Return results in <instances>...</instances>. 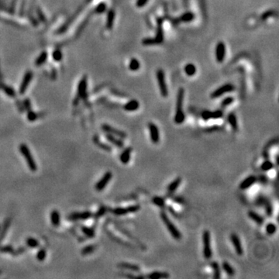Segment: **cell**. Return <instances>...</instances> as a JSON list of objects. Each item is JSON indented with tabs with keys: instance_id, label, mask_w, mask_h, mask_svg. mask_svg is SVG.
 <instances>
[{
	"instance_id": "d590c367",
	"label": "cell",
	"mask_w": 279,
	"mask_h": 279,
	"mask_svg": "<svg viewBox=\"0 0 279 279\" xmlns=\"http://www.w3.org/2000/svg\"><path fill=\"white\" fill-rule=\"evenodd\" d=\"M114 18H115V12L113 10H110L108 15V20H107V26L108 28H112V24L114 22Z\"/></svg>"
},
{
	"instance_id": "30bf717a",
	"label": "cell",
	"mask_w": 279,
	"mask_h": 279,
	"mask_svg": "<svg viewBox=\"0 0 279 279\" xmlns=\"http://www.w3.org/2000/svg\"><path fill=\"white\" fill-rule=\"evenodd\" d=\"M148 129L150 131V140L152 141L153 144H158V142L160 141V133L157 125L153 123H150L148 124Z\"/></svg>"
},
{
	"instance_id": "8fae6325",
	"label": "cell",
	"mask_w": 279,
	"mask_h": 279,
	"mask_svg": "<svg viewBox=\"0 0 279 279\" xmlns=\"http://www.w3.org/2000/svg\"><path fill=\"white\" fill-rule=\"evenodd\" d=\"M230 240H231L232 244H233V247H234V250L236 251V253L239 256H241L244 254V249H243L242 244H241L240 239L238 236L237 234L236 233H232L231 236H230Z\"/></svg>"
},
{
	"instance_id": "d6986e66",
	"label": "cell",
	"mask_w": 279,
	"mask_h": 279,
	"mask_svg": "<svg viewBox=\"0 0 279 279\" xmlns=\"http://www.w3.org/2000/svg\"><path fill=\"white\" fill-rule=\"evenodd\" d=\"M248 216L250 219L254 221V222H256L258 225H262L264 222V219L261 215H259L258 213H255L254 211H249L248 212Z\"/></svg>"
},
{
	"instance_id": "c3c4849f",
	"label": "cell",
	"mask_w": 279,
	"mask_h": 279,
	"mask_svg": "<svg viewBox=\"0 0 279 279\" xmlns=\"http://www.w3.org/2000/svg\"><path fill=\"white\" fill-rule=\"evenodd\" d=\"M13 250L11 246H4V247H0V251L3 252V253H6V252H12Z\"/></svg>"
},
{
	"instance_id": "ba28073f",
	"label": "cell",
	"mask_w": 279,
	"mask_h": 279,
	"mask_svg": "<svg viewBox=\"0 0 279 279\" xmlns=\"http://www.w3.org/2000/svg\"><path fill=\"white\" fill-rule=\"evenodd\" d=\"M112 178V172H107L104 174L103 177H102L101 179L96 183L95 185V189H96L98 192H101L103 191L105 188L107 186V185L109 184V182L110 181V180Z\"/></svg>"
},
{
	"instance_id": "5b68a950",
	"label": "cell",
	"mask_w": 279,
	"mask_h": 279,
	"mask_svg": "<svg viewBox=\"0 0 279 279\" xmlns=\"http://www.w3.org/2000/svg\"><path fill=\"white\" fill-rule=\"evenodd\" d=\"M157 79H158V87H159L161 95L163 97H167V95H168V89H167V86L165 81L164 71L162 69H158L157 71Z\"/></svg>"
},
{
	"instance_id": "bcb514c9",
	"label": "cell",
	"mask_w": 279,
	"mask_h": 279,
	"mask_svg": "<svg viewBox=\"0 0 279 279\" xmlns=\"http://www.w3.org/2000/svg\"><path fill=\"white\" fill-rule=\"evenodd\" d=\"M27 117H28V120H29V121H34V120L37 119V117L32 110H30H30H28Z\"/></svg>"
},
{
	"instance_id": "ac0fdd59",
	"label": "cell",
	"mask_w": 279,
	"mask_h": 279,
	"mask_svg": "<svg viewBox=\"0 0 279 279\" xmlns=\"http://www.w3.org/2000/svg\"><path fill=\"white\" fill-rule=\"evenodd\" d=\"M92 216L90 212H83V213H74L68 216L70 219H87Z\"/></svg>"
},
{
	"instance_id": "4dcf8cb0",
	"label": "cell",
	"mask_w": 279,
	"mask_h": 279,
	"mask_svg": "<svg viewBox=\"0 0 279 279\" xmlns=\"http://www.w3.org/2000/svg\"><path fill=\"white\" fill-rule=\"evenodd\" d=\"M26 245L30 248H37L40 246V243L35 238L29 237L26 240Z\"/></svg>"
},
{
	"instance_id": "2e32d148",
	"label": "cell",
	"mask_w": 279,
	"mask_h": 279,
	"mask_svg": "<svg viewBox=\"0 0 279 279\" xmlns=\"http://www.w3.org/2000/svg\"><path fill=\"white\" fill-rule=\"evenodd\" d=\"M106 138L107 139V140L109 141V143H111V144H112L113 145H115L116 147L122 148V147H123V146H124V143L123 142V140H122L121 139H120V137H115V136L112 135V134H107L106 136Z\"/></svg>"
},
{
	"instance_id": "74e56055",
	"label": "cell",
	"mask_w": 279,
	"mask_h": 279,
	"mask_svg": "<svg viewBox=\"0 0 279 279\" xmlns=\"http://www.w3.org/2000/svg\"><path fill=\"white\" fill-rule=\"evenodd\" d=\"M153 203H154L156 206H158V207L160 208H163L165 205V203H164V199L163 198H161V197H153Z\"/></svg>"
},
{
	"instance_id": "484cf974",
	"label": "cell",
	"mask_w": 279,
	"mask_h": 279,
	"mask_svg": "<svg viewBox=\"0 0 279 279\" xmlns=\"http://www.w3.org/2000/svg\"><path fill=\"white\" fill-rule=\"evenodd\" d=\"M140 68V63L137 58H132L129 63V69L132 71H137Z\"/></svg>"
},
{
	"instance_id": "d4e9b609",
	"label": "cell",
	"mask_w": 279,
	"mask_h": 279,
	"mask_svg": "<svg viewBox=\"0 0 279 279\" xmlns=\"http://www.w3.org/2000/svg\"><path fill=\"white\" fill-rule=\"evenodd\" d=\"M147 278L150 279H160V278H169V275L166 272H153L147 275Z\"/></svg>"
},
{
	"instance_id": "1f68e13d",
	"label": "cell",
	"mask_w": 279,
	"mask_h": 279,
	"mask_svg": "<svg viewBox=\"0 0 279 279\" xmlns=\"http://www.w3.org/2000/svg\"><path fill=\"white\" fill-rule=\"evenodd\" d=\"M9 226H10V219H7V220L6 221V222H5L4 226H3L2 230L1 231H0V243H1V241L2 240V239H3V238H4V236H6V233H7V230H8V229H9Z\"/></svg>"
},
{
	"instance_id": "ee69618b",
	"label": "cell",
	"mask_w": 279,
	"mask_h": 279,
	"mask_svg": "<svg viewBox=\"0 0 279 279\" xmlns=\"http://www.w3.org/2000/svg\"><path fill=\"white\" fill-rule=\"evenodd\" d=\"M142 43L145 46H150V45L156 44V42H155L154 38H145L142 40Z\"/></svg>"
},
{
	"instance_id": "277c9868",
	"label": "cell",
	"mask_w": 279,
	"mask_h": 279,
	"mask_svg": "<svg viewBox=\"0 0 279 279\" xmlns=\"http://www.w3.org/2000/svg\"><path fill=\"white\" fill-rule=\"evenodd\" d=\"M203 253L206 259H210L213 256L211 247V240L209 230H204L203 233Z\"/></svg>"
},
{
	"instance_id": "f6af8a7d",
	"label": "cell",
	"mask_w": 279,
	"mask_h": 279,
	"mask_svg": "<svg viewBox=\"0 0 279 279\" xmlns=\"http://www.w3.org/2000/svg\"><path fill=\"white\" fill-rule=\"evenodd\" d=\"M267 200L268 199L265 198V197H263V196L258 197V199H257V201H256V203L258 206H264V205L265 204V203L267 202Z\"/></svg>"
},
{
	"instance_id": "ab89813d",
	"label": "cell",
	"mask_w": 279,
	"mask_h": 279,
	"mask_svg": "<svg viewBox=\"0 0 279 279\" xmlns=\"http://www.w3.org/2000/svg\"><path fill=\"white\" fill-rule=\"evenodd\" d=\"M94 141H95V144H96V145L98 146V147H101V148L103 149V150H106V151H109V152L111 151V147H109V145H106V144H102L101 141L98 140L97 139L96 137H95V138H94Z\"/></svg>"
},
{
	"instance_id": "83f0119b",
	"label": "cell",
	"mask_w": 279,
	"mask_h": 279,
	"mask_svg": "<svg viewBox=\"0 0 279 279\" xmlns=\"http://www.w3.org/2000/svg\"><path fill=\"white\" fill-rule=\"evenodd\" d=\"M222 269L224 270V272L226 273L227 275H229V276H233V275H234V274H235L234 269L233 268V267H232V266L230 265L228 262L225 261V262L222 263Z\"/></svg>"
},
{
	"instance_id": "f907efd6",
	"label": "cell",
	"mask_w": 279,
	"mask_h": 279,
	"mask_svg": "<svg viewBox=\"0 0 279 279\" xmlns=\"http://www.w3.org/2000/svg\"><path fill=\"white\" fill-rule=\"evenodd\" d=\"M272 11H269V12H266L265 13H264L262 15V20H266V19H267L268 17H269V16H272Z\"/></svg>"
},
{
	"instance_id": "d6a6232c",
	"label": "cell",
	"mask_w": 279,
	"mask_h": 279,
	"mask_svg": "<svg viewBox=\"0 0 279 279\" xmlns=\"http://www.w3.org/2000/svg\"><path fill=\"white\" fill-rule=\"evenodd\" d=\"M81 229V231H82L83 233H84V234L86 236H88V237L93 238L94 236H95V231H94V230H92V229L87 226H82Z\"/></svg>"
},
{
	"instance_id": "9a60e30c",
	"label": "cell",
	"mask_w": 279,
	"mask_h": 279,
	"mask_svg": "<svg viewBox=\"0 0 279 279\" xmlns=\"http://www.w3.org/2000/svg\"><path fill=\"white\" fill-rule=\"evenodd\" d=\"M131 153H132V148L131 147H126L122 152L120 156V160L122 164H126L130 162V160L131 158Z\"/></svg>"
},
{
	"instance_id": "4fadbf2b",
	"label": "cell",
	"mask_w": 279,
	"mask_h": 279,
	"mask_svg": "<svg viewBox=\"0 0 279 279\" xmlns=\"http://www.w3.org/2000/svg\"><path fill=\"white\" fill-rule=\"evenodd\" d=\"M257 181H258V178H257L256 177L254 176V175H250V176L247 177V178L240 184V189H242V190H246V189L251 187L254 183L257 182Z\"/></svg>"
},
{
	"instance_id": "44dd1931",
	"label": "cell",
	"mask_w": 279,
	"mask_h": 279,
	"mask_svg": "<svg viewBox=\"0 0 279 279\" xmlns=\"http://www.w3.org/2000/svg\"><path fill=\"white\" fill-rule=\"evenodd\" d=\"M118 267L120 268L126 269V270L132 271V272H140V268L139 265H137V264H130V263L126 262L120 263V264H118Z\"/></svg>"
},
{
	"instance_id": "6da1fadb",
	"label": "cell",
	"mask_w": 279,
	"mask_h": 279,
	"mask_svg": "<svg viewBox=\"0 0 279 279\" xmlns=\"http://www.w3.org/2000/svg\"><path fill=\"white\" fill-rule=\"evenodd\" d=\"M185 90L182 88H180L177 94L176 101V112L175 116V122L177 124H181L185 120L184 111H183V101H184Z\"/></svg>"
},
{
	"instance_id": "4316f807",
	"label": "cell",
	"mask_w": 279,
	"mask_h": 279,
	"mask_svg": "<svg viewBox=\"0 0 279 279\" xmlns=\"http://www.w3.org/2000/svg\"><path fill=\"white\" fill-rule=\"evenodd\" d=\"M194 18H195V15L192 12H186L181 16L179 20L180 21L184 22V23H189V22L192 21Z\"/></svg>"
},
{
	"instance_id": "f1b7e54d",
	"label": "cell",
	"mask_w": 279,
	"mask_h": 279,
	"mask_svg": "<svg viewBox=\"0 0 279 279\" xmlns=\"http://www.w3.org/2000/svg\"><path fill=\"white\" fill-rule=\"evenodd\" d=\"M210 265L213 270V278L216 279L220 278V268L219 264L216 262H212Z\"/></svg>"
},
{
	"instance_id": "7a4b0ae2",
	"label": "cell",
	"mask_w": 279,
	"mask_h": 279,
	"mask_svg": "<svg viewBox=\"0 0 279 279\" xmlns=\"http://www.w3.org/2000/svg\"><path fill=\"white\" fill-rule=\"evenodd\" d=\"M160 216H161V219H162L163 222L164 223L165 226L167 227V230L170 233V234L172 235V237L175 240H180L181 238V232L178 230V229L177 228L176 226L172 222V221L169 219V217L167 216V215L164 213V211L161 212L160 213Z\"/></svg>"
},
{
	"instance_id": "7402d4cb",
	"label": "cell",
	"mask_w": 279,
	"mask_h": 279,
	"mask_svg": "<svg viewBox=\"0 0 279 279\" xmlns=\"http://www.w3.org/2000/svg\"><path fill=\"white\" fill-rule=\"evenodd\" d=\"M51 223L54 226L57 227L60 225L61 219H60V213L57 209H54L51 213Z\"/></svg>"
},
{
	"instance_id": "ffe728a7",
	"label": "cell",
	"mask_w": 279,
	"mask_h": 279,
	"mask_svg": "<svg viewBox=\"0 0 279 279\" xmlns=\"http://www.w3.org/2000/svg\"><path fill=\"white\" fill-rule=\"evenodd\" d=\"M227 121H228L229 124L230 125V126L232 127V129L234 131H237L238 130V123H237V119H236V115H235L233 112L229 114L227 116Z\"/></svg>"
},
{
	"instance_id": "cb8c5ba5",
	"label": "cell",
	"mask_w": 279,
	"mask_h": 279,
	"mask_svg": "<svg viewBox=\"0 0 279 279\" xmlns=\"http://www.w3.org/2000/svg\"><path fill=\"white\" fill-rule=\"evenodd\" d=\"M184 71H185V73L189 77H192L193 75H195L196 73L197 70H196V67L194 64L192 63H189L184 67Z\"/></svg>"
},
{
	"instance_id": "5bb4252c",
	"label": "cell",
	"mask_w": 279,
	"mask_h": 279,
	"mask_svg": "<svg viewBox=\"0 0 279 279\" xmlns=\"http://www.w3.org/2000/svg\"><path fill=\"white\" fill-rule=\"evenodd\" d=\"M164 40V31H163V20L158 19V31H157L156 37L154 38L156 44L162 43Z\"/></svg>"
},
{
	"instance_id": "681fc988",
	"label": "cell",
	"mask_w": 279,
	"mask_h": 279,
	"mask_svg": "<svg viewBox=\"0 0 279 279\" xmlns=\"http://www.w3.org/2000/svg\"><path fill=\"white\" fill-rule=\"evenodd\" d=\"M149 0H137V2H136V6L138 8H142L148 2Z\"/></svg>"
},
{
	"instance_id": "8992f818",
	"label": "cell",
	"mask_w": 279,
	"mask_h": 279,
	"mask_svg": "<svg viewBox=\"0 0 279 279\" xmlns=\"http://www.w3.org/2000/svg\"><path fill=\"white\" fill-rule=\"evenodd\" d=\"M234 89L235 87L233 85L230 84V83H227V84L223 85L220 86V87L218 88L217 89H216V90L211 94V98H219V97L223 95L224 94L233 92V91H234Z\"/></svg>"
},
{
	"instance_id": "3957f363",
	"label": "cell",
	"mask_w": 279,
	"mask_h": 279,
	"mask_svg": "<svg viewBox=\"0 0 279 279\" xmlns=\"http://www.w3.org/2000/svg\"><path fill=\"white\" fill-rule=\"evenodd\" d=\"M20 150L21 152L22 155L23 156V158L26 159V164H27L29 169L31 172H36L37 170V166L36 164L35 161H34V158H33L32 154H31L30 151L29 147H27V145L25 144H21L20 145Z\"/></svg>"
},
{
	"instance_id": "60d3db41",
	"label": "cell",
	"mask_w": 279,
	"mask_h": 279,
	"mask_svg": "<svg viewBox=\"0 0 279 279\" xmlns=\"http://www.w3.org/2000/svg\"><path fill=\"white\" fill-rule=\"evenodd\" d=\"M212 119H214V120H217V119H220L223 117V112L221 109H217V110L213 111L211 113Z\"/></svg>"
},
{
	"instance_id": "8d00e7d4",
	"label": "cell",
	"mask_w": 279,
	"mask_h": 279,
	"mask_svg": "<svg viewBox=\"0 0 279 279\" xmlns=\"http://www.w3.org/2000/svg\"><path fill=\"white\" fill-rule=\"evenodd\" d=\"M233 102H234V98L232 96H228L221 102V106L222 108H226L228 106H230V105H231Z\"/></svg>"
},
{
	"instance_id": "7bdbcfd3",
	"label": "cell",
	"mask_w": 279,
	"mask_h": 279,
	"mask_svg": "<svg viewBox=\"0 0 279 279\" xmlns=\"http://www.w3.org/2000/svg\"><path fill=\"white\" fill-rule=\"evenodd\" d=\"M211 113H212V111L209 110H204L203 112H202V118H203V120L205 121H207V120H211L212 117H211Z\"/></svg>"
},
{
	"instance_id": "52a82bcc",
	"label": "cell",
	"mask_w": 279,
	"mask_h": 279,
	"mask_svg": "<svg viewBox=\"0 0 279 279\" xmlns=\"http://www.w3.org/2000/svg\"><path fill=\"white\" fill-rule=\"evenodd\" d=\"M226 45L223 42L220 41L216 44V49H215V55H216V59L219 63H222L226 57Z\"/></svg>"
},
{
	"instance_id": "f546056e",
	"label": "cell",
	"mask_w": 279,
	"mask_h": 279,
	"mask_svg": "<svg viewBox=\"0 0 279 279\" xmlns=\"http://www.w3.org/2000/svg\"><path fill=\"white\" fill-rule=\"evenodd\" d=\"M274 167V164L269 160H266L261 164V169L263 172H268Z\"/></svg>"
},
{
	"instance_id": "836d02e7",
	"label": "cell",
	"mask_w": 279,
	"mask_h": 279,
	"mask_svg": "<svg viewBox=\"0 0 279 279\" xmlns=\"http://www.w3.org/2000/svg\"><path fill=\"white\" fill-rule=\"evenodd\" d=\"M276 231L277 226L275 224L272 223V222H269L268 224H267V226H266V232H267L268 234L273 235L276 233Z\"/></svg>"
},
{
	"instance_id": "9c48e42d",
	"label": "cell",
	"mask_w": 279,
	"mask_h": 279,
	"mask_svg": "<svg viewBox=\"0 0 279 279\" xmlns=\"http://www.w3.org/2000/svg\"><path fill=\"white\" fill-rule=\"evenodd\" d=\"M140 209V206L139 205H134V206H128V207L126 208H116V209L112 210V213L115 215H117V216H123V215L128 214V213H136V212L139 211Z\"/></svg>"
},
{
	"instance_id": "7dc6e473",
	"label": "cell",
	"mask_w": 279,
	"mask_h": 279,
	"mask_svg": "<svg viewBox=\"0 0 279 279\" xmlns=\"http://www.w3.org/2000/svg\"><path fill=\"white\" fill-rule=\"evenodd\" d=\"M106 208H105L104 206H102V207L100 208L99 209H98V211L97 212L96 214H95V217H96V218L101 217L102 216H103V215H104L105 213H106Z\"/></svg>"
},
{
	"instance_id": "7c38bea8",
	"label": "cell",
	"mask_w": 279,
	"mask_h": 279,
	"mask_svg": "<svg viewBox=\"0 0 279 279\" xmlns=\"http://www.w3.org/2000/svg\"><path fill=\"white\" fill-rule=\"evenodd\" d=\"M102 129L103 130V131L107 133V134H112L113 136H117V137H120V138H126V133H124L122 130H120L118 129H116V128L112 127V126H109L108 124H103L102 126Z\"/></svg>"
},
{
	"instance_id": "e0dca14e",
	"label": "cell",
	"mask_w": 279,
	"mask_h": 279,
	"mask_svg": "<svg viewBox=\"0 0 279 279\" xmlns=\"http://www.w3.org/2000/svg\"><path fill=\"white\" fill-rule=\"evenodd\" d=\"M140 107V103L137 100L132 99L126 103L123 106V109L127 112H134V111L137 110Z\"/></svg>"
},
{
	"instance_id": "e575fe53",
	"label": "cell",
	"mask_w": 279,
	"mask_h": 279,
	"mask_svg": "<svg viewBox=\"0 0 279 279\" xmlns=\"http://www.w3.org/2000/svg\"><path fill=\"white\" fill-rule=\"evenodd\" d=\"M96 249V246L95 245H89L87 247H85L84 248L81 250V254L82 255H87L89 254L92 253L93 251H95V250Z\"/></svg>"
},
{
	"instance_id": "b9f144b4",
	"label": "cell",
	"mask_w": 279,
	"mask_h": 279,
	"mask_svg": "<svg viewBox=\"0 0 279 279\" xmlns=\"http://www.w3.org/2000/svg\"><path fill=\"white\" fill-rule=\"evenodd\" d=\"M264 207L265 208L266 214H267L268 216H272V212H273V209H272V204H271V203L268 201V200H267L265 204L264 205Z\"/></svg>"
},
{
	"instance_id": "603a6c76",
	"label": "cell",
	"mask_w": 279,
	"mask_h": 279,
	"mask_svg": "<svg viewBox=\"0 0 279 279\" xmlns=\"http://www.w3.org/2000/svg\"><path fill=\"white\" fill-rule=\"evenodd\" d=\"M181 183V178H177L176 179L174 180L173 181L169 184V185L167 186V191H168L170 193H173L174 192L178 189V188L179 187Z\"/></svg>"
},
{
	"instance_id": "f35d334b",
	"label": "cell",
	"mask_w": 279,
	"mask_h": 279,
	"mask_svg": "<svg viewBox=\"0 0 279 279\" xmlns=\"http://www.w3.org/2000/svg\"><path fill=\"white\" fill-rule=\"evenodd\" d=\"M47 257V251L45 249H40L37 254V259L39 261H44Z\"/></svg>"
}]
</instances>
